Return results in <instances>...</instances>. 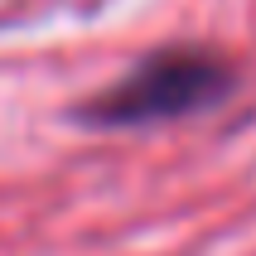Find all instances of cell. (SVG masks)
Returning a JSON list of instances; mask_svg holds the SVG:
<instances>
[{"label":"cell","instance_id":"cell-1","mask_svg":"<svg viewBox=\"0 0 256 256\" xmlns=\"http://www.w3.org/2000/svg\"><path fill=\"white\" fill-rule=\"evenodd\" d=\"M232 72L228 63L208 48H155L130 72H121L106 92L87 97L78 106L82 126L126 130V126H155V121H179V116L208 112L213 102L228 97Z\"/></svg>","mask_w":256,"mask_h":256}]
</instances>
